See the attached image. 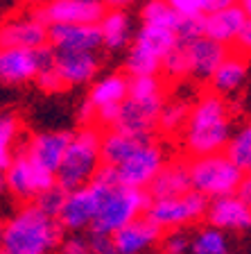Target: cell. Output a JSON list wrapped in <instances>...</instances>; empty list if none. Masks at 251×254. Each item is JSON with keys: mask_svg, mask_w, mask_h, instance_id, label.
Instances as JSON below:
<instances>
[{"mask_svg": "<svg viewBox=\"0 0 251 254\" xmlns=\"http://www.w3.org/2000/svg\"><path fill=\"white\" fill-rule=\"evenodd\" d=\"M231 138V118L226 102L217 93L201 95L195 107H190L186 123V150L197 157L224 152Z\"/></svg>", "mask_w": 251, "mask_h": 254, "instance_id": "6da1fadb", "label": "cell"}, {"mask_svg": "<svg viewBox=\"0 0 251 254\" xmlns=\"http://www.w3.org/2000/svg\"><path fill=\"white\" fill-rule=\"evenodd\" d=\"M61 238V225L34 204L23 206L2 225V245L9 254H48Z\"/></svg>", "mask_w": 251, "mask_h": 254, "instance_id": "7a4b0ae2", "label": "cell"}, {"mask_svg": "<svg viewBox=\"0 0 251 254\" xmlns=\"http://www.w3.org/2000/svg\"><path fill=\"white\" fill-rule=\"evenodd\" d=\"M100 141L102 134L98 129L84 127L77 134H73L68 148L63 152V159L54 173V184L61 186L66 193L75 189L91 184L100 161Z\"/></svg>", "mask_w": 251, "mask_h": 254, "instance_id": "3957f363", "label": "cell"}, {"mask_svg": "<svg viewBox=\"0 0 251 254\" xmlns=\"http://www.w3.org/2000/svg\"><path fill=\"white\" fill-rule=\"evenodd\" d=\"M150 204H152V197L143 189H127V186L109 189L98 209V216L91 222L93 234L113 236L125 225H129L141 213H145L150 209Z\"/></svg>", "mask_w": 251, "mask_h": 254, "instance_id": "277c9868", "label": "cell"}, {"mask_svg": "<svg viewBox=\"0 0 251 254\" xmlns=\"http://www.w3.org/2000/svg\"><path fill=\"white\" fill-rule=\"evenodd\" d=\"M188 173L193 190L206 197L236 195L238 186L245 177V173L231 164L224 152L193 159V164H188Z\"/></svg>", "mask_w": 251, "mask_h": 254, "instance_id": "5b68a950", "label": "cell"}, {"mask_svg": "<svg viewBox=\"0 0 251 254\" xmlns=\"http://www.w3.org/2000/svg\"><path fill=\"white\" fill-rule=\"evenodd\" d=\"M50 66H54V50L48 46L34 50H25V48L0 50V82L7 84L27 82Z\"/></svg>", "mask_w": 251, "mask_h": 254, "instance_id": "8992f818", "label": "cell"}, {"mask_svg": "<svg viewBox=\"0 0 251 254\" xmlns=\"http://www.w3.org/2000/svg\"><path fill=\"white\" fill-rule=\"evenodd\" d=\"M100 0H50L34 11V21L50 25H98L104 16Z\"/></svg>", "mask_w": 251, "mask_h": 254, "instance_id": "52a82bcc", "label": "cell"}, {"mask_svg": "<svg viewBox=\"0 0 251 254\" xmlns=\"http://www.w3.org/2000/svg\"><path fill=\"white\" fill-rule=\"evenodd\" d=\"M208 209V197L190 189L186 195L172 197V200H152L147 209V218L156 225L158 229L163 227H179L183 222L201 218Z\"/></svg>", "mask_w": 251, "mask_h": 254, "instance_id": "ba28073f", "label": "cell"}, {"mask_svg": "<svg viewBox=\"0 0 251 254\" xmlns=\"http://www.w3.org/2000/svg\"><path fill=\"white\" fill-rule=\"evenodd\" d=\"M106 190L109 189L91 182V184L82 186V189H75L70 193H66L61 213H59V225L66 229L91 227V222L98 216V209L102 204V200H104Z\"/></svg>", "mask_w": 251, "mask_h": 254, "instance_id": "9c48e42d", "label": "cell"}, {"mask_svg": "<svg viewBox=\"0 0 251 254\" xmlns=\"http://www.w3.org/2000/svg\"><path fill=\"white\" fill-rule=\"evenodd\" d=\"M5 182H7V189L16 197L30 200V197H37L39 193L48 190L50 186H54V173L37 166L23 152L11 159L9 168L5 170Z\"/></svg>", "mask_w": 251, "mask_h": 254, "instance_id": "30bf717a", "label": "cell"}, {"mask_svg": "<svg viewBox=\"0 0 251 254\" xmlns=\"http://www.w3.org/2000/svg\"><path fill=\"white\" fill-rule=\"evenodd\" d=\"M165 166L163 161V150L156 143H150L145 148H141L138 152H134L129 159H125L118 166V180L120 186L127 189H145L150 186V182L158 175V170Z\"/></svg>", "mask_w": 251, "mask_h": 254, "instance_id": "8fae6325", "label": "cell"}, {"mask_svg": "<svg viewBox=\"0 0 251 254\" xmlns=\"http://www.w3.org/2000/svg\"><path fill=\"white\" fill-rule=\"evenodd\" d=\"M161 107H163V98L145 100V102H136L127 98L120 105L118 118H115L111 129L125 134H152V129L156 127Z\"/></svg>", "mask_w": 251, "mask_h": 254, "instance_id": "7c38bea8", "label": "cell"}, {"mask_svg": "<svg viewBox=\"0 0 251 254\" xmlns=\"http://www.w3.org/2000/svg\"><path fill=\"white\" fill-rule=\"evenodd\" d=\"M186 62H188V75L197 79H210L213 73L220 68V64L229 57V48L217 41L201 37L193 43H186Z\"/></svg>", "mask_w": 251, "mask_h": 254, "instance_id": "4fadbf2b", "label": "cell"}, {"mask_svg": "<svg viewBox=\"0 0 251 254\" xmlns=\"http://www.w3.org/2000/svg\"><path fill=\"white\" fill-rule=\"evenodd\" d=\"M73 134L68 132H43L30 141L25 154L34 161L37 166L50 170V173H57L59 164L63 159V152L68 148Z\"/></svg>", "mask_w": 251, "mask_h": 254, "instance_id": "5bb4252c", "label": "cell"}, {"mask_svg": "<svg viewBox=\"0 0 251 254\" xmlns=\"http://www.w3.org/2000/svg\"><path fill=\"white\" fill-rule=\"evenodd\" d=\"M150 143H154L152 134H125L111 129L100 141V161L118 168L125 159H129L134 152H138Z\"/></svg>", "mask_w": 251, "mask_h": 254, "instance_id": "9a60e30c", "label": "cell"}, {"mask_svg": "<svg viewBox=\"0 0 251 254\" xmlns=\"http://www.w3.org/2000/svg\"><path fill=\"white\" fill-rule=\"evenodd\" d=\"M48 41L54 46V50L93 53L102 43V34H100L98 25H50Z\"/></svg>", "mask_w": 251, "mask_h": 254, "instance_id": "2e32d148", "label": "cell"}, {"mask_svg": "<svg viewBox=\"0 0 251 254\" xmlns=\"http://www.w3.org/2000/svg\"><path fill=\"white\" fill-rule=\"evenodd\" d=\"M48 43V27L34 18H18L0 27V50L5 48H25L34 50Z\"/></svg>", "mask_w": 251, "mask_h": 254, "instance_id": "e0dca14e", "label": "cell"}, {"mask_svg": "<svg viewBox=\"0 0 251 254\" xmlns=\"http://www.w3.org/2000/svg\"><path fill=\"white\" fill-rule=\"evenodd\" d=\"M54 68L63 84H84L98 73V59L93 53L82 50H57L54 53Z\"/></svg>", "mask_w": 251, "mask_h": 254, "instance_id": "ac0fdd59", "label": "cell"}, {"mask_svg": "<svg viewBox=\"0 0 251 254\" xmlns=\"http://www.w3.org/2000/svg\"><path fill=\"white\" fill-rule=\"evenodd\" d=\"M158 236H161V229L147 216H143V218L138 216L136 220H131L129 225H125L120 232H115L111 238H113V245L118 254H141Z\"/></svg>", "mask_w": 251, "mask_h": 254, "instance_id": "d6986e66", "label": "cell"}, {"mask_svg": "<svg viewBox=\"0 0 251 254\" xmlns=\"http://www.w3.org/2000/svg\"><path fill=\"white\" fill-rule=\"evenodd\" d=\"M208 220L217 229H247L251 227V206L245 204L238 195L215 197L210 202Z\"/></svg>", "mask_w": 251, "mask_h": 254, "instance_id": "ffe728a7", "label": "cell"}, {"mask_svg": "<svg viewBox=\"0 0 251 254\" xmlns=\"http://www.w3.org/2000/svg\"><path fill=\"white\" fill-rule=\"evenodd\" d=\"M190 189L193 186H190L188 164H167L150 182L147 193L152 200H172V197L186 195Z\"/></svg>", "mask_w": 251, "mask_h": 254, "instance_id": "44dd1931", "label": "cell"}, {"mask_svg": "<svg viewBox=\"0 0 251 254\" xmlns=\"http://www.w3.org/2000/svg\"><path fill=\"white\" fill-rule=\"evenodd\" d=\"M245 23L247 16L242 14L238 5H231L222 11H215V14H204V37L222 43V46H229L238 39Z\"/></svg>", "mask_w": 251, "mask_h": 254, "instance_id": "7402d4cb", "label": "cell"}, {"mask_svg": "<svg viewBox=\"0 0 251 254\" xmlns=\"http://www.w3.org/2000/svg\"><path fill=\"white\" fill-rule=\"evenodd\" d=\"M247 75V59L242 55H231L220 64V68L213 73L210 82H213L215 93H231L242 84V79Z\"/></svg>", "mask_w": 251, "mask_h": 254, "instance_id": "603a6c76", "label": "cell"}, {"mask_svg": "<svg viewBox=\"0 0 251 254\" xmlns=\"http://www.w3.org/2000/svg\"><path fill=\"white\" fill-rule=\"evenodd\" d=\"M98 27L100 34H102V43H106L113 50L125 48L129 41V21H127V14L120 9L106 11L102 16V21L98 23Z\"/></svg>", "mask_w": 251, "mask_h": 254, "instance_id": "cb8c5ba5", "label": "cell"}, {"mask_svg": "<svg viewBox=\"0 0 251 254\" xmlns=\"http://www.w3.org/2000/svg\"><path fill=\"white\" fill-rule=\"evenodd\" d=\"M127 89H129V82L122 75H111L93 86L89 100L95 105V109L104 105H122L127 100Z\"/></svg>", "mask_w": 251, "mask_h": 254, "instance_id": "d4e9b609", "label": "cell"}, {"mask_svg": "<svg viewBox=\"0 0 251 254\" xmlns=\"http://www.w3.org/2000/svg\"><path fill=\"white\" fill-rule=\"evenodd\" d=\"M136 46L145 48L147 53H152V55H156L158 59H163L174 46H177V37H174L172 30L145 25L141 30V34L136 37Z\"/></svg>", "mask_w": 251, "mask_h": 254, "instance_id": "484cf974", "label": "cell"}, {"mask_svg": "<svg viewBox=\"0 0 251 254\" xmlns=\"http://www.w3.org/2000/svg\"><path fill=\"white\" fill-rule=\"evenodd\" d=\"M224 154L242 173H251V123L245 125L242 129H238V134H233L229 138Z\"/></svg>", "mask_w": 251, "mask_h": 254, "instance_id": "4316f807", "label": "cell"}, {"mask_svg": "<svg viewBox=\"0 0 251 254\" xmlns=\"http://www.w3.org/2000/svg\"><path fill=\"white\" fill-rule=\"evenodd\" d=\"M188 114H190V105L186 100L163 102L161 111H158L156 125L161 127L163 132H167V134L179 132V129H181V127L188 123Z\"/></svg>", "mask_w": 251, "mask_h": 254, "instance_id": "83f0119b", "label": "cell"}, {"mask_svg": "<svg viewBox=\"0 0 251 254\" xmlns=\"http://www.w3.org/2000/svg\"><path fill=\"white\" fill-rule=\"evenodd\" d=\"M127 68H129L131 77H156V73L161 70V59L134 43L129 57H127Z\"/></svg>", "mask_w": 251, "mask_h": 254, "instance_id": "f1b7e54d", "label": "cell"}, {"mask_svg": "<svg viewBox=\"0 0 251 254\" xmlns=\"http://www.w3.org/2000/svg\"><path fill=\"white\" fill-rule=\"evenodd\" d=\"M143 18H145V25L174 30L179 16L170 9V5H167L165 0H150V2L143 7Z\"/></svg>", "mask_w": 251, "mask_h": 254, "instance_id": "f546056e", "label": "cell"}, {"mask_svg": "<svg viewBox=\"0 0 251 254\" xmlns=\"http://www.w3.org/2000/svg\"><path fill=\"white\" fill-rule=\"evenodd\" d=\"M127 98H129V100H136V102L163 98L161 82H158V77H131L129 89H127Z\"/></svg>", "mask_w": 251, "mask_h": 254, "instance_id": "4dcf8cb0", "label": "cell"}, {"mask_svg": "<svg viewBox=\"0 0 251 254\" xmlns=\"http://www.w3.org/2000/svg\"><path fill=\"white\" fill-rule=\"evenodd\" d=\"M174 37L179 43H193L204 37V14L199 16H179L177 25H174Z\"/></svg>", "mask_w": 251, "mask_h": 254, "instance_id": "1f68e13d", "label": "cell"}, {"mask_svg": "<svg viewBox=\"0 0 251 254\" xmlns=\"http://www.w3.org/2000/svg\"><path fill=\"white\" fill-rule=\"evenodd\" d=\"M63 200H66V190H63L61 186L54 184L34 197V206H37L41 213H46L48 218H54V220H57L59 213H61Z\"/></svg>", "mask_w": 251, "mask_h": 254, "instance_id": "d6a6232c", "label": "cell"}, {"mask_svg": "<svg viewBox=\"0 0 251 254\" xmlns=\"http://www.w3.org/2000/svg\"><path fill=\"white\" fill-rule=\"evenodd\" d=\"M161 70L170 79H183L188 75V62H186V48L177 41V46L161 59Z\"/></svg>", "mask_w": 251, "mask_h": 254, "instance_id": "836d02e7", "label": "cell"}, {"mask_svg": "<svg viewBox=\"0 0 251 254\" xmlns=\"http://www.w3.org/2000/svg\"><path fill=\"white\" fill-rule=\"evenodd\" d=\"M195 254H224L226 252V241L224 234H220V229H206L201 232L193 243Z\"/></svg>", "mask_w": 251, "mask_h": 254, "instance_id": "e575fe53", "label": "cell"}, {"mask_svg": "<svg viewBox=\"0 0 251 254\" xmlns=\"http://www.w3.org/2000/svg\"><path fill=\"white\" fill-rule=\"evenodd\" d=\"M177 16H199L206 14L208 0H165Z\"/></svg>", "mask_w": 251, "mask_h": 254, "instance_id": "d590c367", "label": "cell"}, {"mask_svg": "<svg viewBox=\"0 0 251 254\" xmlns=\"http://www.w3.org/2000/svg\"><path fill=\"white\" fill-rule=\"evenodd\" d=\"M93 184L98 186H104V189H115V186H120V180H118V170L113 166H106V164H100L98 170L93 175Z\"/></svg>", "mask_w": 251, "mask_h": 254, "instance_id": "8d00e7d4", "label": "cell"}, {"mask_svg": "<svg viewBox=\"0 0 251 254\" xmlns=\"http://www.w3.org/2000/svg\"><path fill=\"white\" fill-rule=\"evenodd\" d=\"M37 82H39V86H41L43 91H48V93H54V91H61L63 86V79L59 77V73H57V68L54 66H50V68H46V70H41V73L37 75Z\"/></svg>", "mask_w": 251, "mask_h": 254, "instance_id": "74e56055", "label": "cell"}, {"mask_svg": "<svg viewBox=\"0 0 251 254\" xmlns=\"http://www.w3.org/2000/svg\"><path fill=\"white\" fill-rule=\"evenodd\" d=\"M16 132H18L16 118L9 116V114H2V116H0V148H9Z\"/></svg>", "mask_w": 251, "mask_h": 254, "instance_id": "f35d334b", "label": "cell"}, {"mask_svg": "<svg viewBox=\"0 0 251 254\" xmlns=\"http://www.w3.org/2000/svg\"><path fill=\"white\" fill-rule=\"evenodd\" d=\"M89 252H93V254H118L115 252V245H113V238L104 236V234H91Z\"/></svg>", "mask_w": 251, "mask_h": 254, "instance_id": "ab89813d", "label": "cell"}, {"mask_svg": "<svg viewBox=\"0 0 251 254\" xmlns=\"http://www.w3.org/2000/svg\"><path fill=\"white\" fill-rule=\"evenodd\" d=\"M118 111H120V105H104L95 109V118H98L102 125L113 127L115 118H118Z\"/></svg>", "mask_w": 251, "mask_h": 254, "instance_id": "60d3db41", "label": "cell"}, {"mask_svg": "<svg viewBox=\"0 0 251 254\" xmlns=\"http://www.w3.org/2000/svg\"><path fill=\"white\" fill-rule=\"evenodd\" d=\"M63 254H91L89 243L82 241V238H70L68 243L63 245Z\"/></svg>", "mask_w": 251, "mask_h": 254, "instance_id": "b9f144b4", "label": "cell"}, {"mask_svg": "<svg viewBox=\"0 0 251 254\" xmlns=\"http://www.w3.org/2000/svg\"><path fill=\"white\" fill-rule=\"evenodd\" d=\"M236 43L242 53H251V21L245 23V27L240 30V34H238V39H236Z\"/></svg>", "mask_w": 251, "mask_h": 254, "instance_id": "7bdbcfd3", "label": "cell"}, {"mask_svg": "<svg viewBox=\"0 0 251 254\" xmlns=\"http://www.w3.org/2000/svg\"><path fill=\"white\" fill-rule=\"evenodd\" d=\"M186 245H188V243H186V238L177 234V236H170V238L165 241V252H167V254H183Z\"/></svg>", "mask_w": 251, "mask_h": 254, "instance_id": "ee69618b", "label": "cell"}, {"mask_svg": "<svg viewBox=\"0 0 251 254\" xmlns=\"http://www.w3.org/2000/svg\"><path fill=\"white\" fill-rule=\"evenodd\" d=\"M236 195L240 197V200L245 202V204H249V206H251V173L242 177L240 186H238V190H236Z\"/></svg>", "mask_w": 251, "mask_h": 254, "instance_id": "f6af8a7d", "label": "cell"}, {"mask_svg": "<svg viewBox=\"0 0 251 254\" xmlns=\"http://www.w3.org/2000/svg\"><path fill=\"white\" fill-rule=\"evenodd\" d=\"M95 118V105L91 100H86L82 105V109H79V121L82 123H91Z\"/></svg>", "mask_w": 251, "mask_h": 254, "instance_id": "bcb514c9", "label": "cell"}, {"mask_svg": "<svg viewBox=\"0 0 251 254\" xmlns=\"http://www.w3.org/2000/svg\"><path fill=\"white\" fill-rule=\"evenodd\" d=\"M233 5V0H208V7H206V14H215V11H222L226 7Z\"/></svg>", "mask_w": 251, "mask_h": 254, "instance_id": "7dc6e473", "label": "cell"}, {"mask_svg": "<svg viewBox=\"0 0 251 254\" xmlns=\"http://www.w3.org/2000/svg\"><path fill=\"white\" fill-rule=\"evenodd\" d=\"M242 9V14L247 16V21H251V0H240V5H238Z\"/></svg>", "mask_w": 251, "mask_h": 254, "instance_id": "c3c4849f", "label": "cell"}, {"mask_svg": "<svg viewBox=\"0 0 251 254\" xmlns=\"http://www.w3.org/2000/svg\"><path fill=\"white\" fill-rule=\"evenodd\" d=\"M7 190V182H5V173H0V195Z\"/></svg>", "mask_w": 251, "mask_h": 254, "instance_id": "681fc988", "label": "cell"}, {"mask_svg": "<svg viewBox=\"0 0 251 254\" xmlns=\"http://www.w3.org/2000/svg\"><path fill=\"white\" fill-rule=\"evenodd\" d=\"M104 2H109V5H127L131 0H104Z\"/></svg>", "mask_w": 251, "mask_h": 254, "instance_id": "f907efd6", "label": "cell"}, {"mask_svg": "<svg viewBox=\"0 0 251 254\" xmlns=\"http://www.w3.org/2000/svg\"><path fill=\"white\" fill-rule=\"evenodd\" d=\"M0 245H2V222H0Z\"/></svg>", "mask_w": 251, "mask_h": 254, "instance_id": "816d5d0a", "label": "cell"}, {"mask_svg": "<svg viewBox=\"0 0 251 254\" xmlns=\"http://www.w3.org/2000/svg\"><path fill=\"white\" fill-rule=\"evenodd\" d=\"M0 254H9V252H7V250H2V248H0Z\"/></svg>", "mask_w": 251, "mask_h": 254, "instance_id": "f5cc1de1", "label": "cell"}]
</instances>
